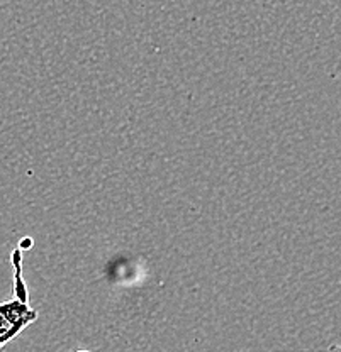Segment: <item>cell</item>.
<instances>
[{
    "instance_id": "6da1fadb",
    "label": "cell",
    "mask_w": 341,
    "mask_h": 352,
    "mask_svg": "<svg viewBox=\"0 0 341 352\" xmlns=\"http://www.w3.org/2000/svg\"><path fill=\"white\" fill-rule=\"evenodd\" d=\"M38 320V311L29 305V300L14 296L0 303V349L12 342L32 322Z\"/></svg>"
},
{
    "instance_id": "7a4b0ae2",
    "label": "cell",
    "mask_w": 341,
    "mask_h": 352,
    "mask_svg": "<svg viewBox=\"0 0 341 352\" xmlns=\"http://www.w3.org/2000/svg\"><path fill=\"white\" fill-rule=\"evenodd\" d=\"M328 352H341V346H340V344H335V346L329 347Z\"/></svg>"
},
{
    "instance_id": "3957f363",
    "label": "cell",
    "mask_w": 341,
    "mask_h": 352,
    "mask_svg": "<svg viewBox=\"0 0 341 352\" xmlns=\"http://www.w3.org/2000/svg\"><path fill=\"white\" fill-rule=\"evenodd\" d=\"M75 352H90V351H85V349H79V351H75Z\"/></svg>"
}]
</instances>
